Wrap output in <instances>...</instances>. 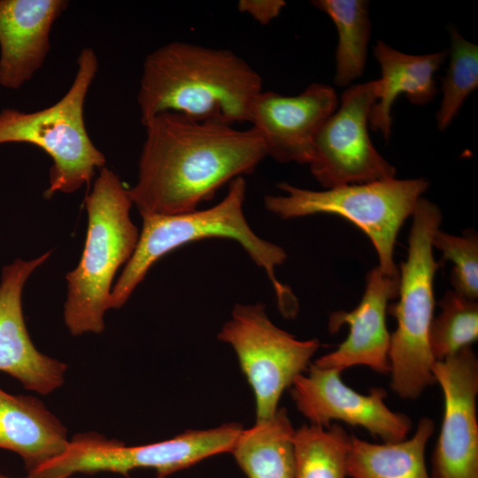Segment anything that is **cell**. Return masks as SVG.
<instances>
[{
	"label": "cell",
	"mask_w": 478,
	"mask_h": 478,
	"mask_svg": "<svg viewBox=\"0 0 478 478\" xmlns=\"http://www.w3.org/2000/svg\"><path fill=\"white\" fill-rule=\"evenodd\" d=\"M135 184L128 189L141 215L197 209L225 183L251 173L267 156L259 133L162 112L146 126Z\"/></svg>",
	"instance_id": "6da1fadb"
},
{
	"label": "cell",
	"mask_w": 478,
	"mask_h": 478,
	"mask_svg": "<svg viewBox=\"0 0 478 478\" xmlns=\"http://www.w3.org/2000/svg\"><path fill=\"white\" fill-rule=\"evenodd\" d=\"M262 79L232 50L172 42L148 54L137 93L142 124L169 112L197 121L250 120Z\"/></svg>",
	"instance_id": "7a4b0ae2"
},
{
	"label": "cell",
	"mask_w": 478,
	"mask_h": 478,
	"mask_svg": "<svg viewBox=\"0 0 478 478\" xmlns=\"http://www.w3.org/2000/svg\"><path fill=\"white\" fill-rule=\"evenodd\" d=\"M246 190V181L240 176L229 182L226 197L210 208L173 215H142L143 227L136 248L112 288L110 309L120 308L151 266L164 255L194 241L227 238L239 243L252 261L264 269L281 314L286 319L295 318L298 300L275 273L276 267L285 262L286 251L259 237L248 224L243 211Z\"/></svg>",
	"instance_id": "3957f363"
},
{
	"label": "cell",
	"mask_w": 478,
	"mask_h": 478,
	"mask_svg": "<svg viewBox=\"0 0 478 478\" xmlns=\"http://www.w3.org/2000/svg\"><path fill=\"white\" fill-rule=\"evenodd\" d=\"M128 189L111 169H100L86 197L88 229L76 268L66 274L64 320L73 335L99 334L110 309L112 282L132 257L140 232L130 219Z\"/></svg>",
	"instance_id": "277c9868"
},
{
	"label": "cell",
	"mask_w": 478,
	"mask_h": 478,
	"mask_svg": "<svg viewBox=\"0 0 478 478\" xmlns=\"http://www.w3.org/2000/svg\"><path fill=\"white\" fill-rule=\"evenodd\" d=\"M412 217L407 258L398 268V301L387 310L397 320L389 351L390 388L403 399H416L436 383L428 332L434 277L441 264L435 260L431 238L442 214L436 204L420 197Z\"/></svg>",
	"instance_id": "5b68a950"
},
{
	"label": "cell",
	"mask_w": 478,
	"mask_h": 478,
	"mask_svg": "<svg viewBox=\"0 0 478 478\" xmlns=\"http://www.w3.org/2000/svg\"><path fill=\"white\" fill-rule=\"evenodd\" d=\"M98 71L96 52L85 47L77 58L74 79L61 99L32 112L5 108L0 111V144L26 143L42 149L52 159L50 185L44 192L73 193L89 185L105 157L90 139L84 121L87 94Z\"/></svg>",
	"instance_id": "8992f818"
},
{
	"label": "cell",
	"mask_w": 478,
	"mask_h": 478,
	"mask_svg": "<svg viewBox=\"0 0 478 478\" xmlns=\"http://www.w3.org/2000/svg\"><path fill=\"white\" fill-rule=\"evenodd\" d=\"M428 185L424 178H392L316 191L281 181L277 187L284 194L266 196L264 204L281 219L329 213L348 220L370 238L381 271L397 276L399 269L393 253L397 234Z\"/></svg>",
	"instance_id": "52a82bcc"
},
{
	"label": "cell",
	"mask_w": 478,
	"mask_h": 478,
	"mask_svg": "<svg viewBox=\"0 0 478 478\" xmlns=\"http://www.w3.org/2000/svg\"><path fill=\"white\" fill-rule=\"evenodd\" d=\"M240 423L186 430L166 441L127 446L96 432L73 436L58 457L27 473L28 478H68L76 473L110 472L127 476L138 468H152L166 476L223 452H230L243 430Z\"/></svg>",
	"instance_id": "ba28073f"
},
{
	"label": "cell",
	"mask_w": 478,
	"mask_h": 478,
	"mask_svg": "<svg viewBox=\"0 0 478 478\" xmlns=\"http://www.w3.org/2000/svg\"><path fill=\"white\" fill-rule=\"evenodd\" d=\"M235 351L256 401V421L271 418L279 400L304 374L320 348L317 338L299 340L274 325L266 305L235 304L217 335Z\"/></svg>",
	"instance_id": "9c48e42d"
},
{
	"label": "cell",
	"mask_w": 478,
	"mask_h": 478,
	"mask_svg": "<svg viewBox=\"0 0 478 478\" xmlns=\"http://www.w3.org/2000/svg\"><path fill=\"white\" fill-rule=\"evenodd\" d=\"M379 91V80L349 88L341 96L340 108L319 130L308 165L326 189L395 178V167L376 150L367 131Z\"/></svg>",
	"instance_id": "30bf717a"
},
{
	"label": "cell",
	"mask_w": 478,
	"mask_h": 478,
	"mask_svg": "<svg viewBox=\"0 0 478 478\" xmlns=\"http://www.w3.org/2000/svg\"><path fill=\"white\" fill-rule=\"evenodd\" d=\"M341 373L312 363L306 374L298 375L293 382L291 397L310 424L328 428L333 420H341L365 428L383 443L406 439L412 420L387 406V391L375 387L367 394H360L344 384Z\"/></svg>",
	"instance_id": "8fae6325"
},
{
	"label": "cell",
	"mask_w": 478,
	"mask_h": 478,
	"mask_svg": "<svg viewBox=\"0 0 478 478\" xmlns=\"http://www.w3.org/2000/svg\"><path fill=\"white\" fill-rule=\"evenodd\" d=\"M433 374L443 394V418L431 456V478H478V358L471 346L441 361Z\"/></svg>",
	"instance_id": "7c38bea8"
},
{
	"label": "cell",
	"mask_w": 478,
	"mask_h": 478,
	"mask_svg": "<svg viewBox=\"0 0 478 478\" xmlns=\"http://www.w3.org/2000/svg\"><path fill=\"white\" fill-rule=\"evenodd\" d=\"M337 104L335 89L320 83L297 96L262 91L251 104L249 122L259 133L267 156L281 163L309 164L316 135Z\"/></svg>",
	"instance_id": "4fadbf2b"
},
{
	"label": "cell",
	"mask_w": 478,
	"mask_h": 478,
	"mask_svg": "<svg viewBox=\"0 0 478 478\" xmlns=\"http://www.w3.org/2000/svg\"><path fill=\"white\" fill-rule=\"evenodd\" d=\"M50 255L48 251L31 260L15 259L3 267L0 282V371L41 395L63 385L67 366L34 345L26 327L21 296L29 275Z\"/></svg>",
	"instance_id": "5bb4252c"
},
{
	"label": "cell",
	"mask_w": 478,
	"mask_h": 478,
	"mask_svg": "<svg viewBox=\"0 0 478 478\" xmlns=\"http://www.w3.org/2000/svg\"><path fill=\"white\" fill-rule=\"evenodd\" d=\"M399 275L389 276L378 266L374 267L367 274L366 289L358 306L349 312L337 310L329 315L328 331L333 334L348 325L347 338L313 364L342 372L361 365L379 374H389L390 334L386 326V313L389 300L397 297Z\"/></svg>",
	"instance_id": "9a60e30c"
},
{
	"label": "cell",
	"mask_w": 478,
	"mask_h": 478,
	"mask_svg": "<svg viewBox=\"0 0 478 478\" xmlns=\"http://www.w3.org/2000/svg\"><path fill=\"white\" fill-rule=\"evenodd\" d=\"M66 0H0V86L19 89L43 65Z\"/></svg>",
	"instance_id": "2e32d148"
},
{
	"label": "cell",
	"mask_w": 478,
	"mask_h": 478,
	"mask_svg": "<svg viewBox=\"0 0 478 478\" xmlns=\"http://www.w3.org/2000/svg\"><path fill=\"white\" fill-rule=\"evenodd\" d=\"M67 434L42 400L0 388V448L19 454L27 473L61 455L70 441Z\"/></svg>",
	"instance_id": "e0dca14e"
},
{
	"label": "cell",
	"mask_w": 478,
	"mask_h": 478,
	"mask_svg": "<svg viewBox=\"0 0 478 478\" xmlns=\"http://www.w3.org/2000/svg\"><path fill=\"white\" fill-rule=\"evenodd\" d=\"M382 78L379 80V97L372 106L368 123L374 131H380L384 139L391 135V108L400 94H405L411 103L425 104L436 94L434 74L443 64L447 52L425 55L400 52L379 40L373 48Z\"/></svg>",
	"instance_id": "ac0fdd59"
},
{
	"label": "cell",
	"mask_w": 478,
	"mask_h": 478,
	"mask_svg": "<svg viewBox=\"0 0 478 478\" xmlns=\"http://www.w3.org/2000/svg\"><path fill=\"white\" fill-rule=\"evenodd\" d=\"M435 431L429 417H422L413 436L397 443H372L351 435L346 460L351 478H431L425 451Z\"/></svg>",
	"instance_id": "d6986e66"
},
{
	"label": "cell",
	"mask_w": 478,
	"mask_h": 478,
	"mask_svg": "<svg viewBox=\"0 0 478 478\" xmlns=\"http://www.w3.org/2000/svg\"><path fill=\"white\" fill-rule=\"evenodd\" d=\"M295 429L285 408L243 429L231 453L248 478H294Z\"/></svg>",
	"instance_id": "ffe728a7"
},
{
	"label": "cell",
	"mask_w": 478,
	"mask_h": 478,
	"mask_svg": "<svg viewBox=\"0 0 478 478\" xmlns=\"http://www.w3.org/2000/svg\"><path fill=\"white\" fill-rule=\"evenodd\" d=\"M312 4L327 13L338 33L335 83L344 87L363 74L371 23L367 1L317 0Z\"/></svg>",
	"instance_id": "44dd1931"
},
{
	"label": "cell",
	"mask_w": 478,
	"mask_h": 478,
	"mask_svg": "<svg viewBox=\"0 0 478 478\" xmlns=\"http://www.w3.org/2000/svg\"><path fill=\"white\" fill-rule=\"evenodd\" d=\"M350 439L351 435L337 423L328 428L304 424L295 429L294 478H347Z\"/></svg>",
	"instance_id": "7402d4cb"
},
{
	"label": "cell",
	"mask_w": 478,
	"mask_h": 478,
	"mask_svg": "<svg viewBox=\"0 0 478 478\" xmlns=\"http://www.w3.org/2000/svg\"><path fill=\"white\" fill-rule=\"evenodd\" d=\"M440 313L433 318L428 343L435 361H441L470 346L478 338V303L454 290L439 302Z\"/></svg>",
	"instance_id": "603a6c76"
},
{
	"label": "cell",
	"mask_w": 478,
	"mask_h": 478,
	"mask_svg": "<svg viewBox=\"0 0 478 478\" xmlns=\"http://www.w3.org/2000/svg\"><path fill=\"white\" fill-rule=\"evenodd\" d=\"M450 63L442 78L443 99L436 114L437 127L443 131L455 118L466 98L478 87V46L450 28Z\"/></svg>",
	"instance_id": "cb8c5ba5"
},
{
	"label": "cell",
	"mask_w": 478,
	"mask_h": 478,
	"mask_svg": "<svg viewBox=\"0 0 478 478\" xmlns=\"http://www.w3.org/2000/svg\"><path fill=\"white\" fill-rule=\"evenodd\" d=\"M433 247L443 253V260L454 264L451 281L454 291L471 299L478 297V237L475 232L462 236L450 235L439 228L432 235Z\"/></svg>",
	"instance_id": "d4e9b609"
},
{
	"label": "cell",
	"mask_w": 478,
	"mask_h": 478,
	"mask_svg": "<svg viewBox=\"0 0 478 478\" xmlns=\"http://www.w3.org/2000/svg\"><path fill=\"white\" fill-rule=\"evenodd\" d=\"M285 5L283 0H240L237 3L240 12L248 13L261 25H266L278 17Z\"/></svg>",
	"instance_id": "484cf974"
},
{
	"label": "cell",
	"mask_w": 478,
	"mask_h": 478,
	"mask_svg": "<svg viewBox=\"0 0 478 478\" xmlns=\"http://www.w3.org/2000/svg\"><path fill=\"white\" fill-rule=\"evenodd\" d=\"M0 478H12V477H9V476H6V475H4V474H0ZM27 478H28V477H27Z\"/></svg>",
	"instance_id": "4316f807"
},
{
	"label": "cell",
	"mask_w": 478,
	"mask_h": 478,
	"mask_svg": "<svg viewBox=\"0 0 478 478\" xmlns=\"http://www.w3.org/2000/svg\"><path fill=\"white\" fill-rule=\"evenodd\" d=\"M157 478H167L166 476L158 475Z\"/></svg>",
	"instance_id": "83f0119b"
}]
</instances>
